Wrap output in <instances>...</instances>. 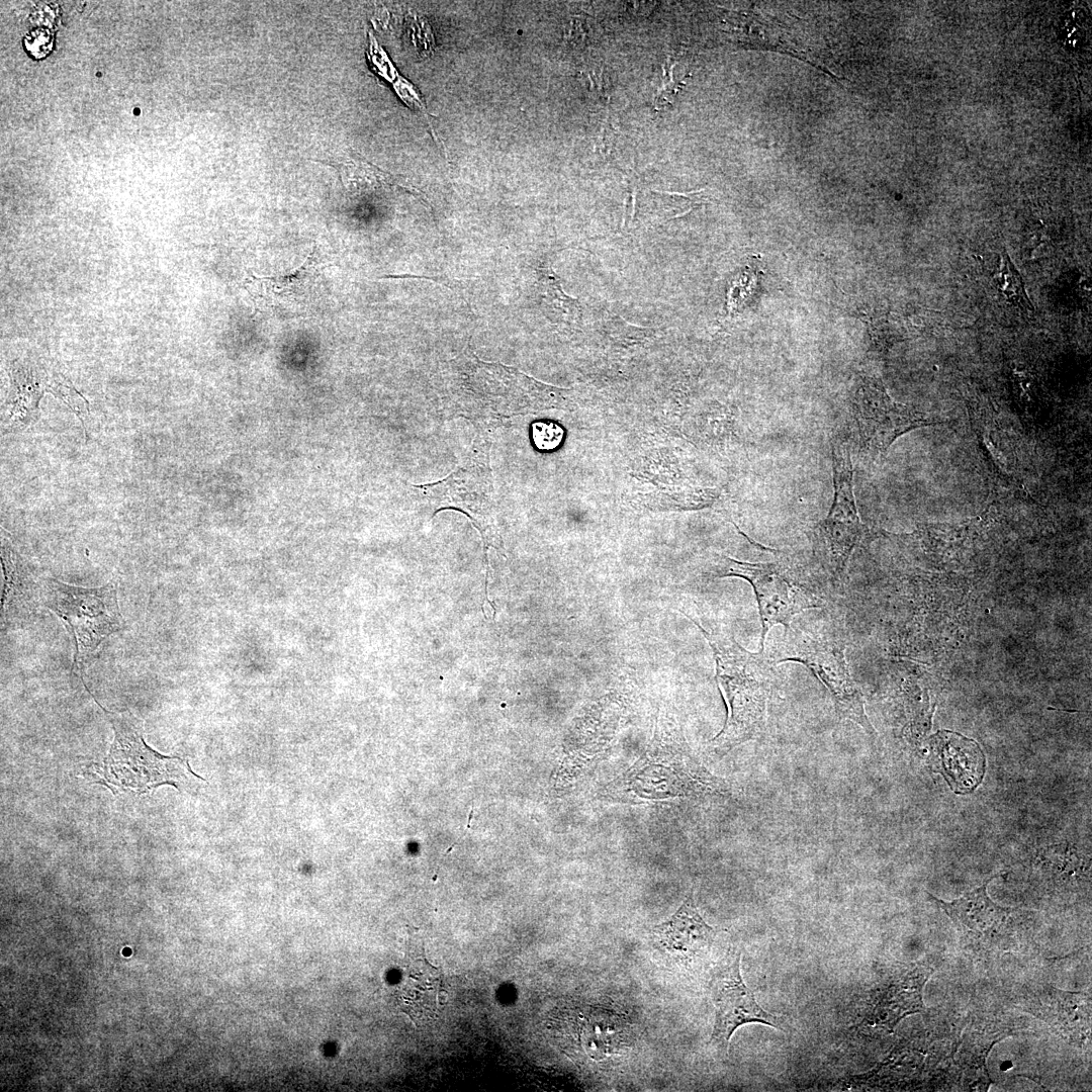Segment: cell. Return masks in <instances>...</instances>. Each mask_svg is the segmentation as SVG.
<instances>
[{
	"label": "cell",
	"instance_id": "3",
	"mask_svg": "<svg viewBox=\"0 0 1092 1092\" xmlns=\"http://www.w3.org/2000/svg\"><path fill=\"white\" fill-rule=\"evenodd\" d=\"M41 603L71 634L74 642L71 671L84 680L85 669L98 656L104 642L123 628L117 583L111 580L101 586L83 587L46 576Z\"/></svg>",
	"mask_w": 1092,
	"mask_h": 1092
},
{
	"label": "cell",
	"instance_id": "16",
	"mask_svg": "<svg viewBox=\"0 0 1092 1092\" xmlns=\"http://www.w3.org/2000/svg\"><path fill=\"white\" fill-rule=\"evenodd\" d=\"M367 59L371 69L392 85L395 93L408 107L421 111L424 114L432 134L437 140L436 133L428 117L429 113L420 92L398 73L386 52L380 47L371 31H368Z\"/></svg>",
	"mask_w": 1092,
	"mask_h": 1092
},
{
	"label": "cell",
	"instance_id": "1",
	"mask_svg": "<svg viewBox=\"0 0 1092 1092\" xmlns=\"http://www.w3.org/2000/svg\"><path fill=\"white\" fill-rule=\"evenodd\" d=\"M710 643L716 660V680L727 706V719L711 741L719 753L754 739L765 725L766 701L776 665L764 651L750 652L733 636L709 633L694 622Z\"/></svg>",
	"mask_w": 1092,
	"mask_h": 1092
},
{
	"label": "cell",
	"instance_id": "18",
	"mask_svg": "<svg viewBox=\"0 0 1092 1092\" xmlns=\"http://www.w3.org/2000/svg\"><path fill=\"white\" fill-rule=\"evenodd\" d=\"M564 431L555 423L537 422L532 425V438L539 450H553L559 446Z\"/></svg>",
	"mask_w": 1092,
	"mask_h": 1092
},
{
	"label": "cell",
	"instance_id": "15",
	"mask_svg": "<svg viewBox=\"0 0 1092 1092\" xmlns=\"http://www.w3.org/2000/svg\"><path fill=\"white\" fill-rule=\"evenodd\" d=\"M536 294L542 312L552 323L573 328L581 318V305L567 295L551 268L538 270Z\"/></svg>",
	"mask_w": 1092,
	"mask_h": 1092
},
{
	"label": "cell",
	"instance_id": "4",
	"mask_svg": "<svg viewBox=\"0 0 1092 1092\" xmlns=\"http://www.w3.org/2000/svg\"><path fill=\"white\" fill-rule=\"evenodd\" d=\"M844 650V640L833 627L810 632L790 625L768 657L775 664L795 661L807 666L828 690L836 714L873 734L862 695L849 674Z\"/></svg>",
	"mask_w": 1092,
	"mask_h": 1092
},
{
	"label": "cell",
	"instance_id": "19",
	"mask_svg": "<svg viewBox=\"0 0 1092 1092\" xmlns=\"http://www.w3.org/2000/svg\"><path fill=\"white\" fill-rule=\"evenodd\" d=\"M24 47L33 58H44L53 50L54 35L48 28H35L25 36Z\"/></svg>",
	"mask_w": 1092,
	"mask_h": 1092
},
{
	"label": "cell",
	"instance_id": "17",
	"mask_svg": "<svg viewBox=\"0 0 1092 1092\" xmlns=\"http://www.w3.org/2000/svg\"><path fill=\"white\" fill-rule=\"evenodd\" d=\"M989 272L997 289L1009 302L1032 310V303L1027 297L1022 278L1008 254H995L991 259Z\"/></svg>",
	"mask_w": 1092,
	"mask_h": 1092
},
{
	"label": "cell",
	"instance_id": "11",
	"mask_svg": "<svg viewBox=\"0 0 1092 1092\" xmlns=\"http://www.w3.org/2000/svg\"><path fill=\"white\" fill-rule=\"evenodd\" d=\"M651 935L658 948L688 960L709 948L715 931L700 915L690 895L668 920L652 929Z\"/></svg>",
	"mask_w": 1092,
	"mask_h": 1092
},
{
	"label": "cell",
	"instance_id": "12",
	"mask_svg": "<svg viewBox=\"0 0 1092 1092\" xmlns=\"http://www.w3.org/2000/svg\"><path fill=\"white\" fill-rule=\"evenodd\" d=\"M931 740L951 789L961 794L972 792L981 783L985 769V757L978 743L946 730L938 731Z\"/></svg>",
	"mask_w": 1092,
	"mask_h": 1092
},
{
	"label": "cell",
	"instance_id": "5",
	"mask_svg": "<svg viewBox=\"0 0 1092 1092\" xmlns=\"http://www.w3.org/2000/svg\"><path fill=\"white\" fill-rule=\"evenodd\" d=\"M713 573L741 577L752 586L761 622V651L774 626L781 624L786 629L797 614L824 606L819 593L781 561L752 563L718 555Z\"/></svg>",
	"mask_w": 1092,
	"mask_h": 1092
},
{
	"label": "cell",
	"instance_id": "10",
	"mask_svg": "<svg viewBox=\"0 0 1092 1092\" xmlns=\"http://www.w3.org/2000/svg\"><path fill=\"white\" fill-rule=\"evenodd\" d=\"M991 880L951 902L933 897L969 938L992 941L1007 933L1012 910L997 905L989 898L986 888Z\"/></svg>",
	"mask_w": 1092,
	"mask_h": 1092
},
{
	"label": "cell",
	"instance_id": "6",
	"mask_svg": "<svg viewBox=\"0 0 1092 1092\" xmlns=\"http://www.w3.org/2000/svg\"><path fill=\"white\" fill-rule=\"evenodd\" d=\"M834 496L827 517L817 526L823 558L835 579L841 580L863 527L860 523L852 482L848 447L840 440L832 444Z\"/></svg>",
	"mask_w": 1092,
	"mask_h": 1092
},
{
	"label": "cell",
	"instance_id": "7",
	"mask_svg": "<svg viewBox=\"0 0 1092 1092\" xmlns=\"http://www.w3.org/2000/svg\"><path fill=\"white\" fill-rule=\"evenodd\" d=\"M854 422L862 449L872 456L884 455L903 434L932 424V420L895 402L880 381L864 378L853 403Z\"/></svg>",
	"mask_w": 1092,
	"mask_h": 1092
},
{
	"label": "cell",
	"instance_id": "13",
	"mask_svg": "<svg viewBox=\"0 0 1092 1092\" xmlns=\"http://www.w3.org/2000/svg\"><path fill=\"white\" fill-rule=\"evenodd\" d=\"M316 264L311 253L301 266L286 274L265 277L251 275L246 281L247 291L262 307L295 306L312 291L314 281L320 276Z\"/></svg>",
	"mask_w": 1092,
	"mask_h": 1092
},
{
	"label": "cell",
	"instance_id": "14",
	"mask_svg": "<svg viewBox=\"0 0 1092 1092\" xmlns=\"http://www.w3.org/2000/svg\"><path fill=\"white\" fill-rule=\"evenodd\" d=\"M924 981L923 975L915 974L892 979L876 996L872 1011L866 1018L868 1024L891 1029L904 1015L916 1011L921 1005Z\"/></svg>",
	"mask_w": 1092,
	"mask_h": 1092
},
{
	"label": "cell",
	"instance_id": "9",
	"mask_svg": "<svg viewBox=\"0 0 1092 1092\" xmlns=\"http://www.w3.org/2000/svg\"><path fill=\"white\" fill-rule=\"evenodd\" d=\"M1 567L2 628L20 627L42 606L44 577L4 536L1 541Z\"/></svg>",
	"mask_w": 1092,
	"mask_h": 1092
},
{
	"label": "cell",
	"instance_id": "8",
	"mask_svg": "<svg viewBox=\"0 0 1092 1092\" xmlns=\"http://www.w3.org/2000/svg\"><path fill=\"white\" fill-rule=\"evenodd\" d=\"M710 994L715 1007L712 1044L727 1051L734 1031L747 1023L782 1028L781 1018L764 1010L740 974V952L734 951L714 970Z\"/></svg>",
	"mask_w": 1092,
	"mask_h": 1092
},
{
	"label": "cell",
	"instance_id": "2",
	"mask_svg": "<svg viewBox=\"0 0 1092 1092\" xmlns=\"http://www.w3.org/2000/svg\"><path fill=\"white\" fill-rule=\"evenodd\" d=\"M87 692L110 722L114 737L104 758L99 783L113 793L131 791L144 794L162 785L177 789L192 771L187 760L164 755L145 741L143 721L129 710L121 712L104 708L83 682Z\"/></svg>",
	"mask_w": 1092,
	"mask_h": 1092
}]
</instances>
